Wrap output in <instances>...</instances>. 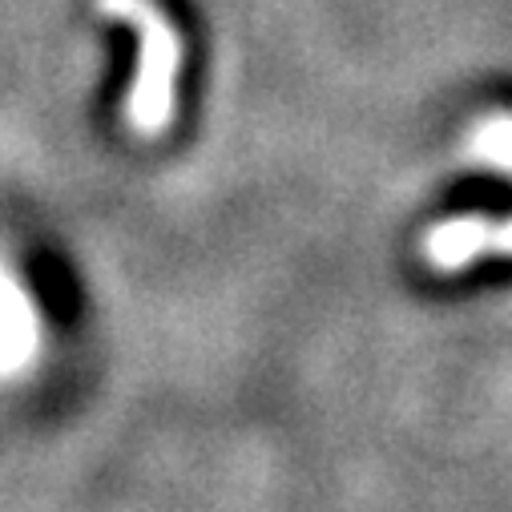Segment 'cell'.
<instances>
[{"mask_svg": "<svg viewBox=\"0 0 512 512\" xmlns=\"http://www.w3.org/2000/svg\"><path fill=\"white\" fill-rule=\"evenodd\" d=\"M97 13L121 21L138 33V69L134 85L125 93V121L138 138H158L174 121L178 101V73H182V37L174 21L154 0H97Z\"/></svg>", "mask_w": 512, "mask_h": 512, "instance_id": "obj_1", "label": "cell"}, {"mask_svg": "<svg viewBox=\"0 0 512 512\" xmlns=\"http://www.w3.org/2000/svg\"><path fill=\"white\" fill-rule=\"evenodd\" d=\"M420 254L432 271H460L476 259H512V218L504 222H488V218H448L432 230H424V242H420Z\"/></svg>", "mask_w": 512, "mask_h": 512, "instance_id": "obj_2", "label": "cell"}, {"mask_svg": "<svg viewBox=\"0 0 512 512\" xmlns=\"http://www.w3.org/2000/svg\"><path fill=\"white\" fill-rule=\"evenodd\" d=\"M464 158L476 166L512 174V113L484 117L464 142Z\"/></svg>", "mask_w": 512, "mask_h": 512, "instance_id": "obj_3", "label": "cell"}]
</instances>
